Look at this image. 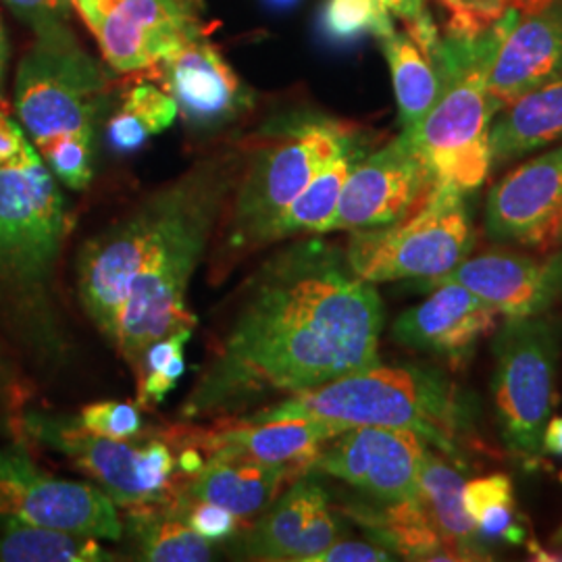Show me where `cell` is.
Returning a JSON list of instances; mask_svg holds the SVG:
<instances>
[{
    "mask_svg": "<svg viewBox=\"0 0 562 562\" xmlns=\"http://www.w3.org/2000/svg\"><path fill=\"white\" fill-rule=\"evenodd\" d=\"M383 304L373 283L322 240L294 244L252 278L222 348L181 413H236L267 394H296L380 362Z\"/></svg>",
    "mask_w": 562,
    "mask_h": 562,
    "instance_id": "6da1fadb",
    "label": "cell"
},
{
    "mask_svg": "<svg viewBox=\"0 0 562 562\" xmlns=\"http://www.w3.org/2000/svg\"><path fill=\"white\" fill-rule=\"evenodd\" d=\"M176 181V204L127 290L113 340L136 375L150 344L196 325L186 296L232 190L234 161L202 162Z\"/></svg>",
    "mask_w": 562,
    "mask_h": 562,
    "instance_id": "7a4b0ae2",
    "label": "cell"
},
{
    "mask_svg": "<svg viewBox=\"0 0 562 562\" xmlns=\"http://www.w3.org/2000/svg\"><path fill=\"white\" fill-rule=\"evenodd\" d=\"M67 232L65 199L30 142L0 165V311L38 348L59 341L50 285Z\"/></svg>",
    "mask_w": 562,
    "mask_h": 562,
    "instance_id": "3957f363",
    "label": "cell"
},
{
    "mask_svg": "<svg viewBox=\"0 0 562 562\" xmlns=\"http://www.w3.org/2000/svg\"><path fill=\"white\" fill-rule=\"evenodd\" d=\"M521 7H510L482 30L448 27L429 59L440 76V94L422 123L404 132L436 186L469 194L492 169L490 130L496 109L487 78L504 32Z\"/></svg>",
    "mask_w": 562,
    "mask_h": 562,
    "instance_id": "277c9868",
    "label": "cell"
},
{
    "mask_svg": "<svg viewBox=\"0 0 562 562\" xmlns=\"http://www.w3.org/2000/svg\"><path fill=\"white\" fill-rule=\"evenodd\" d=\"M252 419L306 417L346 427L375 425L408 429L454 457L469 427V404L440 371L413 364L369 369L302 390Z\"/></svg>",
    "mask_w": 562,
    "mask_h": 562,
    "instance_id": "5b68a950",
    "label": "cell"
},
{
    "mask_svg": "<svg viewBox=\"0 0 562 562\" xmlns=\"http://www.w3.org/2000/svg\"><path fill=\"white\" fill-rule=\"evenodd\" d=\"M111 78L69 25L36 34L15 76L13 104L42 153L63 138H97Z\"/></svg>",
    "mask_w": 562,
    "mask_h": 562,
    "instance_id": "8992f818",
    "label": "cell"
},
{
    "mask_svg": "<svg viewBox=\"0 0 562 562\" xmlns=\"http://www.w3.org/2000/svg\"><path fill=\"white\" fill-rule=\"evenodd\" d=\"M475 234L464 194L438 186L401 222L352 232L346 248L350 271L367 283L434 280L452 271L473 248Z\"/></svg>",
    "mask_w": 562,
    "mask_h": 562,
    "instance_id": "52a82bcc",
    "label": "cell"
},
{
    "mask_svg": "<svg viewBox=\"0 0 562 562\" xmlns=\"http://www.w3.org/2000/svg\"><path fill=\"white\" fill-rule=\"evenodd\" d=\"M21 436L65 457L117 508L138 510L167 496L178 475V454L167 440H113L92 434L78 417L27 411L18 419Z\"/></svg>",
    "mask_w": 562,
    "mask_h": 562,
    "instance_id": "ba28073f",
    "label": "cell"
},
{
    "mask_svg": "<svg viewBox=\"0 0 562 562\" xmlns=\"http://www.w3.org/2000/svg\"><path fill=\"white\" fill-rule=\"evenodd\" d=\"M362 142L341 121L306 117L294 121L255 155L241 176L227 244L234 250L259 246L265 227L294 201L327 162Z\"/></svg>",
    "mask_w": 562,
    "mask_h": 562,
    "instance_id": "9c48e42d",
    "label": "cell"
},
{
    "mask_svg": "<svg viewBox=\"0 0 562 562\" xmlns=\"http://www.w3.org/2000/svg\"><path fill=\"white\" fill-rule=\"evenodd\" d=\"M561 346V319L548 313L506 317L494 341L496 417L504 443L525 459L542 452Z\"/></svg>",
    "mask_w": 562,
    "mask_h": 562,
    "instance_id": "30bf717a",
    "label": "cell"
},
{
    "mask_svg": "<svg viewBox=\"0 0 562 562\" xmlns=\"http://www.w3.org/2000/svg\"><path fill=\"white\" fill-rule=\"evenodd\" d=\"M32 525L97 540L123 536L117 504L92 483L42 471L23 448H0V529Z\"/></svg>",
    "mask_w": 562,
    "mask_h": 562,
    "instance_id": "8fae6325",
    "label": "cell"
},
{
    "mask_svg": "<svg viewBox=\"0 0 562 562\" xmlns=\"http://www.w3.org/2000/svg\"><path fill=\"white\" fill-rule=\"evenodd\" d=\"M178 196V181L157 190L125 220L81 246L78 296L90 322L113 344L121 306Z\"/></svg>",
    "mask_w": 562,
    "mask_h": 562,
    "instance_id": "7c38bea8",
    "label": "cell"
},
{
    "mask_svg": "<svg viewBox=\"0 0 562 562\" xmlns=\"http://www.w3.org/2000/svg\"><path fill=\"white\" fill-rule=\"evenodd\" d=\"M74 11L117 74L148 71L202 34L192 0H74Z\"/></svg>",
    "mask_w": 562,
    "mask_h": 562,
    "instance_id": "4fadbf2b",
    "label": "cell"
},
{
    "mask_svg": "<svg viewBox=\"0 0 562 562\" xmlns=\"http://www.w3.org/2000/svg\"><path fill=\"white\" fill-rule=\"evenodd\" d=\"M436 180L401 132L371 155H364L341 188L340 201L329 222V232L375 229L401 222L427 201Z\"/></svg>",
    "mask_w": 562,
    "mask_h": 562,
    "instance_id": "5bb4252c",
    "label": "cell"
},
{
    "mask_svg": "<svg viewBox=\"0 0 562 562\" xmlns=\"http://www.w3.org/2000/svg\"><path fill=\"white\" fill-rule=\"evenodd\" d=\"M427 442L408 429L359 425L323 443L311 471L359 487L382 503L419 496Z\"/></svg>",
    "mask_w": 562,
    "mask_h": 562,
    "instance_id": "9a60e30c",
    "label": "cell"
},
{
    "mask_svg": "<svg viewBox=\"0 0 562 562\" xmlns=\"http://www.w3.org/2000/svg\"><path fill=\"white\" fill-rule=\"evenodd\" d=\"M348 427L340 423L317 422L306 417L222 422L211 427L183 425L165 431L161 438L171 446L196 448L206 459L220 461L299 464L311 471L323 443Z\"/></svg>",
    "mask_w": 562,
    "mask_h": 562,
    "instance_id": "2e32d148",
    "label": "cell"
},
{
    "mask_svg": "<svg viewBox=\"0 0 562 562\" xmlns=\"http://www.w3.org/2000/svg\"><path fill=\"white\" fill-rule=\"evenodd\" d=\"M485 232L501 244L562 248V146L522 162L492 188Z\"/></svg>",
    "mask_w": 562,
    "mask_h": 562,
    "instance_id": "e0dca14e",
    "label": "cell"
},
{
    "mask_svg": "<svg viewBox=\"0 0 562 562\" xmlns=\"http://www.w3.org/2000/svg\"><path fill=\"white\" fill-rule=\"evenodd\" d=\"M336 540H340V521L329 496L306 473L290 483L241 536L238 554L248 561L311 562Z\"/></svg>",
    "mask_w": 562,
    "mask_h": 562,
    "instance_id": "ac0fdd59",
    "label": "cell"
},
{
    "mask_svg": "<svg viewBox=\"0 0 562 562\" xmlns=\"http://www.w3.org/2000/svg\"><path fill=\"white\" fill-rule=\"evenodd\" d=\"M153 69L192 127H222L240 117L252 102L248 88L202 34L183 42Z\"/></svg>",
    "mask_w": 562,
    "mask_h": 562,
    "instance_id": "d6986e66",
    "label": "cell"
},
{
    "mask_svg": "<svg viewBox=\"0 0 562 562\" xmlns=\"http://www.w3.org/2000/svg\"><path fill=\"white\" fill-rule=\"evenodd\" d=\"M562 76V0L517 13L492 60L487 92L496 113L525 92Z\"/></svg>",
    "mask_w": 562,
    "mask_h": 562,
    "instance_id": "ffe728a7",
    "label": "cell"
},
{
    "mask_svg": "<svg viewBox=\"0 0 562 562\" xmlns=\"http://www.w3.org/2000/svg\"><path fill=\"white\" fill-rule=\"evenodd\" d=\"M443 281L461 283L504 317L542 315L562 301V250L548 257L490 252L423 283L434 288Z\"/></svg>",
    "mask_w": 562,
    "mask_h": 562,
    "instance_id": "44dd1931",
    "label": "cell"
},
{
    "mask_svg": "<svg viewBox=\"0 0 562 562\" xmlns=\"http://www.w3.org/2000/svg\"><path fill=\"white\" fill-rule=\"evenodd\" d=\"M498 311L461 283L434 285L427 301L404 311L394 323V340L436 355L452 364L467 361L482 338L494 331Z\"/></svg>",
    "mask_w": 562,
    "mask_h": 562,
    "instance_id": "7402d4cb",
    "label": "cell"
},
{
    "mask_svg": "<svg viewBox=\"0 0 562 562\" xmlns=\"http://www.w3.org/2000/svg\"><path fill=\"white\" fill-rule=\"evenodd\" d=\"M306 473L299 464L206 459L196 473L176 475L171 487L190 501L220 504L246 521L265 513L290 483Z\"/></svg>",
    "mask_w": 562,
    "mask_h": 562,
    "instance_id": "603a6c76",
    "label": "cell"
},
{
    "mask_svg": "<svg viewBox=\"0 0 562 562\" xmlns=\"http://www.w3.org/2000/svg\"><path fill=\"white\" fill-rule=\"evenodd\" d=\"M562 140V76L525 92L492 121V165L513 161Z\"/></svg>",
    "mask_w": 562,
    "mask_h": 562,
    "instance_id": "cb8c5ba5",
    "label": "cell"
},
{
    "mask_svg": "<svg viewBox=\"0 0 562 562\" xmlns=\"http://www.w3.org/2000/svg\"><path fill=\"white\" fill-rule=\"evenodd\" d=\"M369 536L408 561H454L438 527L431 521L422 496L385 503L383 508L359 506L348 510Z\"/></svg>",
    "mask_w": 562,
    "mask_h": 562,
    "instance_id": "d4e9b609",
    "label": "cell"
},
{
    "mask_svg": "<svg viewBox=\"0 0 562 562\" xmlns=\"http://www.w3.org/2000/svg\"><path fill=\"white\" fill-rule=\"evenodd\" d=\"M364 155V142H359L327 162L301 194L265 227L259 246L299 234H327L340 201L341 188Z\"/></svg>",
    "mask_w": 562,
    "mask_h": 562,
    "instance_id": "484cf974",
    "label": "cell"
},
{
    "mask_svg": "<svg viewBox=\"0 0 562 562\" xmlns=\"http://www.w3.org/2000/svg\"><path fill=\"white\" fill-rule=\"evenodd\" d=\"M464 483L452 464L427 452L419 483L423 504L454 561H477L483 559L482 538L462 504Z\"/></svg>",
    "mask_w": 562,
    "mask_h": 562,
    "instance_id": "4316f807",
    "label": "cell"
},
{
    "mask_svg": "<svg viewBox=\"0 0 562 562\" xmlns=\"http://www.w3.org/2000/svg\"><path fill=\"white\" fill-rule=\"evenodd\" d=\"M378 41L382 42L383 57L394 83L402 132H411L438 101L440 76L408 32L394 27Z\"/></svg>",
    "mask_w": 562,
    "mask_h": 562,
    "instance_id": "83f0119b",
    "label": "cell"
},
{
    "mask_svg": "<svg viewBox=\"0 0 562 562\" xmlns=\"http://www.w3.org/2000/svg\"><path fill=\"white\" fill-rule=\"evenodd\" d=\"M132 531L138 543L142 561L148 562H204L211 561V542L181 519L165 504L130 510Z\"/></svg>",
    "mask_w": 562,
    "mask_h": 562,
    "instance_id": "f1b7e54d",
    "label": "cell"
},
{
    "mask_svg": "<svg viewBox=\"0 0 562 562\" xmlns=\"http://www.w3.org/2000/svg\"><path fill=\"white\" fill-rule=\"evenodd\" d=\"M115 557L97 538L60 529L11 525L0 533V562H106Z\"/></svg>",
    "mask_w": 562,
    "mask_h": 562,
    "instance_id": "f546056e",
    "label": "cell"
},
{
    "mask_svg": "<svg viewBox=\"0 0 562 562\" xmlns=\"http://www.w3.org/2000/svg\"><path fill=\"white\" fill-rule=\"evenodd\" d=\"M178 115V104L165 88L140 81L125 92L120 111L109 121V142L117 153H134L165 132Z\"/></svg>",
    "mask_w": 562,
    "mask_h": 562,
    "instance_id": "4dcf8cb0",
    "label": "cell"
},
{
    "mask_svg": "<svg viewBox=\"0 0 562 562\" xmlns=\"http://www.w3.org/2000/svg\"><path fill=\"white\" fill-rule=\"evenodd\" d=\"M462 504L482 540L521 542L525 533L517 522L515 492L508 475L496 473L464 483Z\"/></svg>",
    "mask_w": 562,
    "mask_h": 562,
    "instance_id": "1f68e13d",
    "label": "cell"
},
{
    "mask_svg": "<svg viewBox=\"0 0 562 562\" xmlns=\"http://www.w3.org/2000/svg\"><path fill=\"white\" fill-rule=\"evenodd\" d=\"M394 27L390 13L378 0H327L323 9V30L336 41H355L362 34L382 38Z\"/></svg>",
    "mask_w": 562,
    "mask_h": 562,
    "instance_id": "d6a6232c",
    "label": "cell"
},
{
    "mask_svg": "<svg viewBox=\"0 0 562 562\" xmlns=\"http://www.w3.org/2000/svg\"><path fill=\"white\" fill-rule=\"evenodd\" d=\"M55 178H59L71 190H86L92 181L94 169V140L63 138L41 153Z\"/></svg>",
    "mask_w": 562,
    "mask_h": 562,
    "instance_id": "836d02e7",
    "label": "cell"
},
{
    "mask_svg": "<svg viewBox=\"0 0 562 562\" xmlns=\"http://www.w3.org/2000/svg\"><path fill=\"white\" fill-rule=\"evenodd\" d=\"M78 419L92 434L113 440H134L144 427L138 406L130 402H92L81 408Z\"/></svg>",
    "mask_w": 562,
    "mask_h": 562,
    "instance_id": "e575fe53",
    "label": "cell"
},
{
    "mask_svg": "<svg viewBox=\"0 0 562 562\" xmlns=\"http://www.w3.org/2000/svg\"><path fill=\"white\" fill-rule=\"evenodd\" d=\"M15 18L34 34L65 27L74 18V0H4Z\"/></svg>",
    "mask_w": 562,
    "mask_h": 562,
    "instance_id": "d590c367",
    "label": "cell"
},
{
    "mask_svg": "<svg viewBox=\"0 0 562 562\" xmlns=\"http://www.w3.org/2000/svg\"><path fill=\"white\" fill-rule=\"evenodd\" d=\"M383 9L408 25V36L419 44L429 57L440 42V32L434 18L429 15L425 0H378Z\"/></svg>",
    "mask_w": 562,
    "mask_h": 562,
    "instance_id": "8d00e7d4",
    "label": "cell"
},
{
    "mask_svg": "<svg viewBox=\"0 0 562 562\" xmlns=\"http://www.w3.org/2000/svg\"><path fill=\"white\" fill-rule=\"evenodd\" d=\"M394 559V552L383 548L382 543L336 540L311 562H390Z\"/></svg>",
    "mask_w": 562,
    "mask_h": 562,
    "instance_id": "74e56055",
    "label": "cell"
},
{
    "mask_svg": "<svg viewBox=\"0 0 562 562\" xmlns=\"http://www.w3.org/2000/svg\"><path fill=\"white\" fill-rule=\"evenodd\" d=\"M461 7L462 15L467 20L475 21L480 25H490L504 15L510 7L527 9L542 0H454Z\"/></svg>",
    "mask_w": 562,
    "mask_h": 562,
    "instance_id": "f35d334b",
    "label": "cell"
},
{
    "mask_svg": "<svg viewBox=\"0 0 562 562\" xmlns=\"http://www.w3.org/2000/svg\"><path fill=\"white\" fill-rule=\"evenodd\" d=\"M27 144L30 140L25 138L20 123L11 120L4 109H0V165L15 161Z\"/></svg>",
    "mask_w": 562,
    "mask_h": 562,
    "instance_id": "ab89813d",
    "label": "cell"
},
{
    "mask_svg": "<svg viewBox=\"0 0 562 562\" xmlns=\"http://www.w3.org/2000/svg\"><path fill=\"white\" fill-rule=\"evenodd\" d=\"M542 450L552 457H562V417H554L546 423Z\"/></svg>",
    "mask_w": 562,
    "mask_h": 562,
    "instance_id": "60d3db41",
    "label": "cell"
},
{
    "mask_svg": "<svg viewBox=\"0 0 562 562\" xmlns=\"http://www.w3.org/2000/svg\"><path fill=\"white\" fill-rule=\"evenodd\" d=\"M7 60H9V44H7V36L4 30L0 25V109H7L4 104V97H2V88H4V69H7Z\"/></svg>",
    "mask_w": 562,
    "mask_h": 562,
    "instance_id": "b9f144b4",
    "label": "cell"
},
{
    "mask_svg": "<svg viewBox=\"0 0 562 562\" xmlns=\"http://www.w3.org/2000/svg\"><path fill=\"white\" fill-rule=\"evenodd\" d=\"M273 2H280V4H290V2H294V0H273Z\"/></svg>",
    "mask_w": 562,
    "mask_h": 562,
    "instance_id": "7bdbcfd3",
    "label": "cell"
},
{
    "mask_svg": "<svg viewBox=\"0 0 562 562\" xmlns=\"http://www.w3.org/2000/svg\"><path fill=\"white\" fill-rule=\"evenodd\" d=\"M2 375H4V371H2V364H0V385H2Z\"/></svg>",
    "mask_w": 562,
    "mask_h": 562,
    "instance_id": "ee69618b",
    "label": "cell"
}]
</instances>
